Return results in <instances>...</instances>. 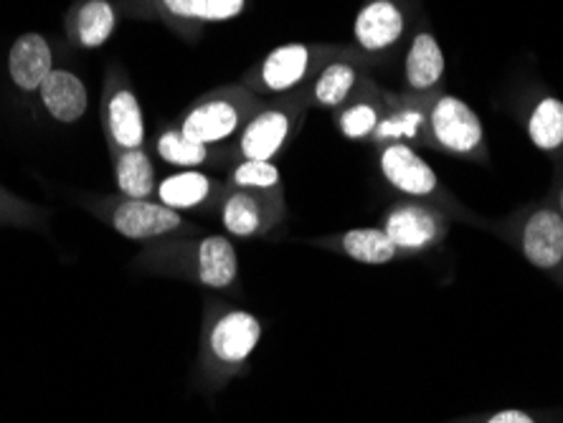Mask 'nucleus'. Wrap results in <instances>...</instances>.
Returning a JSON list of instances; mask_svg holds the SVG:
<instances>
[{"instance_id":"1","label":"nucleus","mask_w":563,"mask_h":423,"mask_svg":"<svg viewBox=\"0 0 563 423\" xmlns=\"http://www.w3.org/2000/svg\"><path fill=\"white\" fill-rule=\"evenodd\" d=\"M262 337L264 325L254 312L229 304L217 294L206 297L196 358L198 388L219 393L231 380L250 376Z\"/></svg>"},{"instance_id":"2","label":"nucleus","mask_w":563,"mask_h":423,"mask_svg":"<svg viewBox=\"0 0 563 423\" xmlns=\"http://www.w3.org/2000/svg\"><path fill=\"white\" fill-rule=\"evenodd\" d=\"M132 267L151 277L184 279L209 289L213 294H239V254L229 236L206 234L178 236L147 244L135 256Z\"/></svg>"},{"instance_id":"3","label":"nucleus","mask_w":563,"mask_h":423,"mask_svg":"<svg viewBox=\"0 0 563 423\" xmlns=\"http://www.w3.org/2000/svg\"><path fill=\"white\" fill-rule=\"evenodd\" d=\"M485 229L508 242L533 269L563 289V215L549 196L520 205L505 219L485 221Z\"/></svg>"},{"instance_id":"4","label":"nucleus","mask_w":563,"mask_h":423,"mask_svg":"<svg viewBox=\"0 0 563 423\" xmlns=\"http://www.w3.org/2000/svg\"><path fill=\"white\" fill-rule=\"evenodd\" d=\"M81 205L104 221L114 234L130 242L153 244L165 238L178 236H201L203 229H198L194 221H188L184 213L168 209L155 198H128V196H85Z\"/></svg>"},{"instance_id":"5","label":"nucleus","mask_w":563,"mask_h":423,"mask_svg":"<svg viewBox=\"0 0 563 423\" xmlns=\"http://www.w3.org/2000/svg\"><path fill=\"white\" fill-rule=\"evenodd\" d=\"M378 170L388 186H391L401 198H411V201H421L429 205L442 209L452 221L470 223V226L485 229L483 215L470 211L467 205L457 201V196L450 193L437 178L432 165L421 157L411 145L391 143L384 145L378 153Z\"/></svg>"},{"instance_id":"6","label":"nucleus","mask_w":563,"mask_h":423,"mask_svg":"<svg viewBox=\"0 0 563 423\" xmlns=\"http://www.w3.org/2000/svg\"><path fill=\"white\" fill-rule=\"evenodd\" d=\"M450 226L452 219L442 209L411 198L388 205L378 221V229H384V234L399 248L401 259L434 252L446 242Z\"/></svg>"},{"instance_id":"7","label":"nucleus","mask_w":563,"mask_h":423,"mask_svg":"<svg viewBox=\"0 0 563 423\" xmlns=\"http://www.w3.org/2000/svg\"><path fill=\"white\" fill-rule=\"evenodd\" d=\"M429 145L465 160H485V127L470 104L452 94L437 97L429 107Z\"/></svg>"},{"instance_id":"8","label":"nucleus","mask_w":563,"mask_h":423,"mask_svg":"<svg viewBox=\"0 0 563 423\" xmlns=\"http://www.w3.org/2000/svg\"><path fill=\"white\" fill-rule=\"evenodd\" d=\"M223 231L234 238H269L287 219L285 190L262 193V190L231 188L219 205Z\"/></svg>"},{"instance_id":"9","label":"nucleus","mask_w":563,"mask_h":423,"mask_svg":"<svg viewBox=\"0 0 563 423\" xmlns=\"http://www.w3.org/2000/svg\"><path fill=\"white\" fill-rule=\"evenodd\" d=\"M246 112L250 110H246L244 97H206L186 112V118L180 120V132L194 143L217 147L234 137L239 130H244V124L250 122Z\"/></svg>"},{"instance_id":"10","label":"nucleus","mask_w":563,"mask_h":423,"mask_svg":"<svg viewBox=\"0 0 563 423\" xmlns=\"http://www.w3.org/2000/svg\"><path fill=\"white\" fill-rule=\"evenodd\" d=\"M227 190V180H217L201 170H180L157 180L155 201L178 213H217Z\"/></svg>"},{"instance_id":"11","label":"nucleus","mask_w":563,"mask_h":423,"mask_svg":"<svg viewBox=\"0 0 563 423\" xmlns=\"http://www.w3.org/2000/svg\"><path fill=\"white\" fill-rule=\"evenodd\" d=\"M297 114L289 107H267L256 112L244 124L236 143V155L242 160H275L295 135Z\"/></svg>"},{"instance_id":"12","label":"nucleus","mask_w":563,"mask_h":423,"mask_svg":"<svg viewBox=\"0 0 563 423\" xmlns=\"http://www.w3.org/2000/svg\"><path fill=\"white\" fill-rule=\"evenodd\" d=\"M305 244L322 248V252L345 256V259L351 261L368 264V267H384V264L401 259L399 248L394 246L391 238H388L384 234V229L378 226L347 229L328 236H312V238H305Z\"/></svg>"},{"instance_id":"13","label":"nucleus","mask_w":563,"mask_h":423,"mask_svg":"<svg viewBox=\"0 0 563 423\" xmlns=\"http://www.w3.org/2000/svg\"><path fill=\"white\" fill-rule=\"evenodd\" d=\"M404 29H407V19L396 0H368L355 15L353 36L363 52H386L399 44Z\"/></svg>"},{"instance_id":"14","label":"nucleus","mask_w":563,"mask_h":423,"mask_svg":"<svg viewBox=\"0 0 563 423\" xmlns=\"http://www.w3.org/2000/svg\"><path fill=\"white\" fill-rule=\"evenodd\" d=\"M104 124L114 151H137V147H143L145 120L135 91L118 87L107 94Z\"/></svg>"},{"instance_id":"15","label":"nucleus","mask_w":563,"mask_h":423,"mask_svg":"<svg viewBox=\"0 0 563 423\" xmlns=\"http://www.w3.org/2000/svg\"><path fill=\"white\" fill-rule=\"evenodd\" d=\"M8 71H11L13 85L23 91H36L44 85L48 74L54 71L52 46L46 44L38 33H23L11 46L8 54Z\"/></svg>"},{"instance_id":"16","label":"nucleus","mask_w":563,"mask_h":423,"mask_svg":"<svg viewBox=\"0 0 563 423\" xmlns=\"http://www.w3.org/2000/svg\"><path fill=\"white\" fill-rule=\"evenodd\" d=\"M312 66V48L305 44L277 46L260 69V87L264 91H289L308 79Z\"/></svg>"},{"instance_id":"17","label":"nucleus","mask_w":563,"mask_h":423,"mask_svg":"<svg viewBox=\"0 0 563 423\" xmlns=\"http://www.w3.org/2000/svg\"><path fill=\"white\" fill-rule=\"evenodd\" d=\"M38 91L41 102H44L46 112L52 114L54 120L71 124L85 118L89 97L85 81H81L77 74L66 69H54Z\"/></svg>"},{"instance_id":"18","label":"nucleus","mask_w":563,"mask_h":423,"mask_svg":"<svg viewBox=\"0 0 563 423\" xmlns=\"http://www.w3.org/2000/svg\"><path fill=\"white\" fill-rule=\"evenodd\" d=\"M404 77H407L409 89L419 91V94H429L439 87V81L444 77V52L434 33L419 31L411 38Z\"/></svg>"},{"instance_id":"19","label":"nucleus","mask_w":563,"mask_h":423,"mask_svg":"<svg viewBox=\"0 0 563 423\" xmlns=\"http://www.w3.org/2000/svg\"><path fill=\"white\" fill-rule=\"evenodd\" d=\"M114 182L120 196L155 198L157 176L153 157L143 147L137 151H114Z\"/></svg>"},{"instance_id":"20","label":"nucleus","mask_w":563,"mask_h":423,"mask_svg":"<svg viewBox=\"0 0 563 423\" xmlns=\"http://www.w3.org/2000/svg\"><path fill=\"white\" fill-rule=\"evenodd\" d=\"M429 107L404 104L399 110L388 112L386 118L380 120L374 140L380 145L429 143Z\"/></svg>"},{"instance_id":"21","label":"nucleus","mask_w":563,"mask_h":423,"mask_svg":"<svg viewBox=\"0 0 563 423\" xmlns=\"http://www.w3.org/2000/svg\"><path fill=\"white\" fill-rule=\"evenodd\" d=\"M155 155L178 170H203L217 160V151L211 145L194 143L180 130L161 132L155 140Z\"/></svg>"},{"instance_id":"22","label":"nucleus","mask_w":563,"mask_h":423,"mask_svg":"<svg viewBox=\"0 0 563 423\" xmlns=\"http://www.w3.org/2000/svg\"><path fill=\"white\" fill-rule=\"evenodd\" d=\"M114 23H118V15H114L112 3H107V0H85L74 11L71 31L79 46L97 48L112 36Z\"/></svg>"},{"instance_id":"23","label":"nucleus","mask_w":563,"mask_h":423,"mask_svg":"<svg viewBox=\"0 0 563 423\" xmlns=\"http://www.w3.org/2000/svg\"><path fill=\"white\" fill-rule=\"evenodd\" d=\"M528 137L545 155L563 151V102L556 97H543L528 114Z\"/></svg>"},{"instance_id":"24","label":"nucleus","mask_w":563,"mask_h":423,"mask_svg":"<svg viewBox=\"0 0 563 423\" xmlns=\"http://www.w3.org/2000/svg\"><path fill=\"white\" fill-rule=\"evenodd\" d=\"M355 81H358V71H355L353 64L347 62H333L328 64L325 69L318 74L312 87V99L320 107H328V110H335V107H343L355 89Z\"/></svg>"},{"instance_id":"25","label":"nucleus","mask_w":563,"mask_h":423,"mask_svg":"<svg viewBox=\"0 0 563 423\" xmlns=\"http://www.w3.org/2000/svg\"><path fill=\"white\" fill-rule=\"evenodd\" d=\"M227 182L231 188L262 190V193H277V190H285V186H282L279 168L272 160H242L231 168Z\"/></svg>"},{"instance_id":"26","label":"nucleus","mask_w":563,"mask_h":423,"mask_svg":"<svg viewBox=\"0 0 563 423\" xmlns=\"http://www.w3.org/2000/svg\"><path fill=\"white\" fill-rule=\"evenodd\" d=\"M384 118L386 114H380L374 102L361 99V102L347 104L345 110L338 114V130H341L343 137L347 140H366L376 135L378 124Z\"/></svg>"},{"instance_id":"27","label":"nucleus","mask_w":563,"mask_h":423,"mask_svg":"<svg viewBox=\"0 0 563 423\" xmlns=\"http://www.w3.org/2000/svg\"><path fill=\"white\" fill-rule=\"evenodd\" d=\"M444 423H556V416H553V413L531 411V409H498V411L475 413V416H465V419H452Z\"/></svg>"},{"instance_id":"28","label":"nucleus","mask_w":563,"mask_h":423,"mask_svg":"<svg viewBox=\"0 0 563 423\" xmlns=\"http://www.w3.org/2000/svg\"><path fill=\"white\" fill-rule=\"evenodd\" d=\"M246 0H203V21H229L244 11Z\"/></svg>"},{"instance_id":"29","label":"nucleus","mask_w":563,"mask_h":423,"mask_svg":"<svg viewBox=\"0 0 563 423\" xmlns=\"http://www.w3.org/2000/svg\"><path fill=\"white\" fill-rule=\"evenodd\" d=\"M163 8L180 21H203V0H163Z\"/></svg>"},{"instance_id":"30","label":"nucleus","mask_w":563,"mask_h":423,"mask_svg":"<svg viewBox=\"0 0 563 423\" xmlns=\"http://www.w3.org/2000/svg\"><path fill=\"white\" fill-rule=\"evenodd\" d=\"M549 198H551V203L556 205V211L563 215V168L559 170V176H556V182H553V188H551V193H549Z\"/></svg>"}]
</instances>
